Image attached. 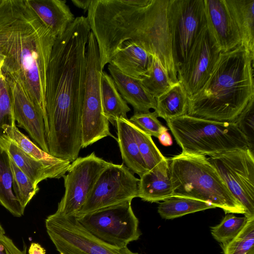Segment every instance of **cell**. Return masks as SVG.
<instances>
[{"mask_svg": "<svg viewBox=\"0 0 254 254\" xmlns=\"http://www.w3.org/2000/svg\"><path fill=\"white\" fill-rule=\"evenodd\" d=\"M90 27L87 17H75L57 37L46 74L45 104L49 153L73 162L81 149V115Z\"/></svg>", "mask_w": 254, "mask_h": 254, "instance_id": "cell-1", "label": "cell"}, {"mask_svg": "<svg viewBox=\"0 0 254 254\" xmlns=\"http://www.w3.org/2000/svg\"><path fill=\"white\" fill-rule=\"evenodd\" d=\"M56 38L28 0H0L1 73L20 83L43 116L46 135V74Z\"/></svg>", "mask_w": 254, "mask_h": 254, "instance_id": "cell-2", "label": "cell"}, {"mask_svg": "<svg viewBox=\"0 0 254 254\" xmlns=\"http://www.w3.org/2000/svg\"><path fill=\"white\" fill-rule=\"evenodd\" d=\"M169 0H92L87 11L91 31L104 68L122 45L134 43L162 64L173 58Z\"/></svg>", "mask_w": 254, "mask_h": 254, "instance_id": "cell-3", "label": "cell"}, {"mask_svg": "<svg viewBox=\"0 0 254 254\" xmlns=\"http://www.w3.org/2000/svg\"><path fill=\"white\" fill-rule=\"evenodd\" d=\"M254 61L242 45L220 52L207 81L188 97L187 114L222 122H234L254 98Z\"/></svg>", "mask_w": 254, "mask_h": 254, "instance_id": "cell-4", "label": "cell"}, {"mask_svg": "<svg viewBox=\"0 0 254 254\" xmlns=\"http://www.w3.org/2000/svg\"><path fill=\"white\" fill-rule=\"evenodd\" d=\"M169 167L172 196L207 202L225 213L245 214L243 206L205 156L181 153L169 160Z\"/></svg>", "mask_w": 254, "mask_h": 254, "instance_id": "cell-5", "label": "cell"}, {"mask_svg": "<svg viewBox=\"0 0 254 254\" xmlns=\"http://www.w3.org/2000/svg\"><path fill=\"white\" fill-rule=\"evenodd\" d=\"M166 121L184 154L211 156L249 148L247 138L234 122L216 121L188 114Z\"/></svg>", "mask_w": 254, "mask_h": 254, "instance_id": "cell-6", "label": "cell"}, {"mask_svg": "<svg viewBox=\"0 0 254 254\" xmlns=\"http://www.w3.org/2000/svg\"><path fill=\"white\" fill-rule=\"evenodd\" d=\"M103 69L97 42L91 32L86 51V75L81 115V148L105 137H114L110 130L109 122L103 111L101 79Z\"/></svg>", "mask_w": 254, "mask_h": 254, "instance_id": "cell-7", "label": "cell"}, {"mask_svg": "<svg viewBox=\"0 0 254 254\" xmlns=\"http://www.w3.org/2000/svg\"><path fill=\"white\" fill-rule=\"evenodd\" d=\"M131 200L75 215L92 235L111 246L123 248L138 240L141 233Z\"/></svg>", "mask_w": 254, "mask_h": 254, "instance_id": "cell-8", "label": "cell"}, {"mask_svg": "<svg viewBox=\"0 0 254 254\" xmlns=\"http://www.w3.org/2000/svg\"><path fill=\"white\" fill-rule=\"evenodd\" d=\"M46 231L60 254H139L127 247L115 248L89 232L75 215L54 213L45 220Z\"/></svg>", "mask_w": 254, "mask_h": 254, "instance_id": "cell-9", "label": "cell"}, {"mask_svg": "<svg viewBox=\"0 0 254 254\" xmlns=\"http://www.w3.org/2000/svg\"><path fill=\"white\" fill-rule=\"evenodd\" d=\"M209 157L230 191L244 207L245 216L254 218V151L238 149Z\"/></svg>", "mask_w": 254, "mask_h": 254, "instance_id": "cell-10", "label": "cell"}, {"mask_svg": "<svg viewBox=\"0 0 254 254\" xmlns=\"http://www.w3.org/2000/svg\"><path fill=\"white\" fill-rule=\"evenodd\" d=\"M168 15L177 69L206 25L204 0H169Z\"/></svg>", "mask_w": 254, "mask_h": 254, "instance_id": "cell-11", "label": "cell"}, {"mask_svg": "<svg viewBox=\"0 0 254 254\" xmlns=\"http://www.w3.org/2000/svg\"><path fill=\"white\" fill-rule=\"evenodd\" d=\"M112 163L92 152L77 157L63 177L64 193L56 213L65 216L76 215L84 204L101 173Z\"/></svg>", "mask_w": 254, "mask_h": 254, "instance_id": "cell-12", "label": "cell"}, {"mask_svg": "<svg viewBox=\"0 0 254 254\" xmlns=\"http://www.w3.org/2000/svg\"><path fill=\"white\" fill-rule=\"evenodd\" d=\"M138 182L139 179L123 164L112 163L101 173L76 215L132 201L138 197Z\"/></svg>", "mask_w": 254, "mask_h": 254, "instance_id": "cell-13", "label": "cell"}, {"mask_svg": "<svg viewBox=\"0 0 254 254\" xmlns=\"http://www.w3.org/2000/svg\"><path fill=\"white\" fill-rule=\"evenodd\" d=\"M220 52L206 25L192 45L186 61L177 68L178 80L190 97L207 81Z\"/></svg>", "mask_w": 254, "mask_h": 254, "instance_id": "cell-14", "label": "cell"}, {"mask_svg": "<svg viewBox=\"0 0 254 254\" xmlns=\"http://www.w3.org/2000/svg\"><path fill=\"white\" fill-rule=\"evenodd\" d=\"M10 90L13 115L18 126L24 128L43 150L49 153L45 123L19 82L7 80Z\"/></svg>", "mask_w": 254, "mask_h": 254, "instance_id": "cell-15", "label": "cell"}, {"mask_svg": "<svg viewBox=\"0 0 254 254\" xmlns=\"http://www.w3.org/2000/svg\"><path fill=\"white\" fill-rule=\"evenodd\" d=\"M206 23L220 52L241 44L238 27L225 0H204Z\"/></svg>", "mask_w": 254, "mask_h": 254, "instance_id": "cell-16", "label": "cell"}, {"mask_svg": "<svg viewBox=\"0 0 254 254\" xmlns=\"http://www.w3.org/2000/svg\"><path fill=\"white\" fill-rule=\"evenodd\" d=\"M108 69L122 98L133 108L134 113L155 110L156 100L144 87L140 78L127 75L109 64Z\"/></svg>", "mask_w": 254, "mask_h": 254, "instance_id": "cell-17", "label": "cell"}, {"mask_svg": "<svg viewBox=\"0 0 254 254\" xmlns=\"http://www.w3.org/2000/svg\"><path fill=\"white\" fill-rule=\"evenodd\" d=\"M138 197L149 202H158L172 197L169 159L167 158L139 179Z\"/></svg>", "mask_w": 254, "mask_h": 254, "instance_id": "cell-18", "label": "cell"}, {"mask_svg": "<svg viewBox=\"0 0 254 254\" xmlns=\"http://www.w3.org/2000/svg\"><path fill=\"white\" fill-rule=\"evenodd\" d=\"M28 2L56 37L62 35L75 18L65 0H28Z\"/></svg>", "mask_w": 254, "mask_h": 254, "instance_id": "cell-19", "label": "cell"}, {"mask_svg": "<svg viewBox=\"0 0 254 254\" xmlns=\"http://www.w3.org/2000/svg\"><path fill=\"white\" fill-rule=\"evenodd\" d=\"M151 58V55L139 45L127 41L122 45L109 64L127 75L140 78L147 72Z\"/></svg>", "mask_w": 254, "mask_h": 254, "instance_id": "cell-20", "label": "cell"}, {"mask_svg": "<svg viewBox=\"0 0 254 254\" xmlns=\"http://www.w3.org/2000/svg\"><path fill=\"white\" fill-rule=\"evenodd\" d=\"M4 133L30 157L41 162L47 168L63 178L70 165V162L54 157L44 151L22 133L15 125L5 126Z\"/></svg>", "mask_w": 254, "mask_h": 254, "instance_id": "cell-21", "label": "cell"}, {"mask_svg": "<svg viewBox=\"0 0 254 254\" xmlns=\"http://www.w3.org/2000/svg\"><path fill=\"white\" fill-rule=\"evenodd\" d=\"M118 143L126 166L141 177L148 170L140 154L131 123L127 118L117 120Z\"/></svg>", "mask_w": 254, "mask_h": 254, "instance_id": "cell-22", "label": "cell"}, {"mask_svg": "<svg viewBox=\"0 0 254 254\" xmlns=\"http://www.w3.org/2000/svg\"><path fill=\"white\" fill-rule=\"evenodd\" d=\"M0 148L36 186L48 179H60L55 173L27 155L6 134L0 137Z\"/></svg>", "mask_w": 254, "mask_h": 254, "instance_id": "cell-23", "label": "cell"}, {"mask_svg": "<svg viewBox=\"0 0 254 254\" xmlns=\"http://www.w3.org/2000/svg\"><path fill=\"white\" fill-rule=\"evenodd\" d=\"M238 27L241 45L254 58V0H225Z\"/></svg>", "mask_w": 254, "mask_h": 254, "instance_id": "cell-24", "label": "cell"}, {"mask_svg": "<svg viewBox=\"0 0 254 254\" xmlns=\"http://www.w3.org/2000/svg\"><path fill=\"white\" fill-rule=\"evenodd\" d=\"M101 93L103 113L110 123L115 126L117 119L127 118L130 109L119 92L112 77L104 71L101 79Z\"/></svg>", "mask_w": 254, "mask_h": 254, "instance_id": "cell-25", "label": "cell"}, {"mask_svg": "<svg viewBox=\"0 0 254 254\" xmlns=\"http://www.w3.org/2000/svg\"><path fill=\"white\" fill-rule=\"evenodd\" d=\"M156 100L155 111L158 117L165 121L187 114L188 96L183 84L179 80Z\"/></svg>", "mask_w": 254, "mask_h": 254, "instance_id": "cell-26", "label": "cell"}, {"mask_svg": "<svg viewBox=\"0 0 254 254\" xmlns=\"http://www.w3.org/2000/svg\"><path fill=\"white\" fill-rule=\"evenodd\" d=\"M0 204L13 216L20 217L24 209L15 193L13 174L8 155L0 148Z\"/></svg>", "mask_w": 254, "mask_h": 254, "instance_id": "cell-27", "label": "cell"}, {"mask_svg": "<svg viewBox=\"0 0 254 254\" xmlns=\"http://www.w3.org/2000/svg\"><path fill=\"white\" fill-rule=\"evenodd\" d=\"M214 208L216 207L207 202L185 197L172 196L160 203L158 212L162 218L172 219Z\"/></svg>", "mask_w": 254, "mask_h": 254, "instance_id": "cell-28", "label": "cell"}, {"mask_svg": "<svg viewBox=\"0 0 254 254\" xmlns=\"http://www.w3.org/2000/svg\"><path fill=\"white\" fill-rule=\"evenodd\" d=\"M147 72L140 78L145 89L154 97L157 98L174 84L158 59L152 56Z\"/></svg>", "mask_w": 254, "mask_h": 254, "instance_id": "cell-29", "label": "cell"}, {"mask_svg": "<svg viewBox=\"0 0 254 254\" xmlns=\"http://www.w3.org/2000/svg\"><path fill=\"white\" fill-rule=\"evenodd\" d=\"M249 219L237 217L234 213H226L221 222L210 228L213 238L221 245H225L235 238L244 227Z\"/></svg>", "mask_w": 254, "mask_h": 254, "instance_id": "cell-30", "label": "cell"}, {"mask_svg": "<svg viewBox=\"0 0 254 254\" xmlns=\"http://www.w3.org/2000/svg\"><path fill=\"white\" fill-rule=\"evenodd\" d=\"M131 126L140 154L148 170H151L166 158L156 146L151 136L132 123Z\"/></svg>", "mask_w": 254, "mask_h": 254, "instance_id": "cell-31", "label": "cell"}, {"mask_svg": "<svg viewBox=\"0 0 254 254\" xmlns=\"http://www.w3.org/2000/svg\"><path fill=\"white\" fill-rule=\"evenodd\" d=\"M221 246L224 254H254V218L249 219L235 238Z\"/></svg>", "mask_w": 254, "mask_h": 254, "instance_id": "cell-32", "label": "cell"}, {"mask_svg": "<svg viewBox=\"0 0 254 254\" xmlns=\"http://www.w3.org/2000/svg\"><path fill=\"white\" fill-rule=\"evenodd\" d=\"M13 179V187L16 197L25 209L28 203L38 191L39 189L31 179L23 172L9 157Z\"/></svg>", "mask_w": 254, "mask_h": 254, "instance_id": "cell-33", "label": "cell"}, {"mask_svg": "<svg viewBox=\"0 0 254 254\" xmlns=\"http://www.w3.org/2000/svg\"><path fill=\"white\" fill-rule=\"evenodd\" d=\"M15 124L9 87L0 71V137L4 134V126Z\"/></svg>", "mask_w": 254, "mask_h": 254, "instance_id": "cell-34", "label": "cell"}, {"mask_svg": "<svg viewBox=\"0 0 254 254\" xmlns=\"http://www.w3.org/2000/svg\"><path fill=\"white\" fill-rule=\"evenodd\" d=\"M156 112L136 113L129 118V121L142 131L158 138L159 135L168 129L163 126L157 119Z\"/></svg>", "mask_w": 254, "mask_h": 254, "instance_id": "cell-35", "label": "cell"}, {"mask_svg": "<svg viewBox=\"0 0 254 254\" xmlns=\"http://www.w3.org/2000/svg\"><path fill=\"white\" fill-rule=\"evenodd\" d=\"M254 102L252 98L234 122L247 138L249 148L254 151Z\"/></svg>", "mask_w": 254, "mask_h": 254, "instance_id": "cell-36", "label": "cell"}, {"mask_svg": "<svg viewBox=\"0 0 254 254\" xmlns=\"http://www.w3.org/2000/svg\"><path fill=\"white\" fill-rule=\"evenodd\" d=\"M0 254H26V247L21 250L9 238L0 235Z\"/></svg>", "mask_w": 254, "mask_h": 254, "instance_id": "cell-37", "label": "cell"}, {"mask_svg": "<svg viewBox=\"0 0 254 254\" xmlns=\"http://www.w3.org/2000/svg\"><path fill=\"white\" fill-rule=\"evenodd\" d=\"M160 142L165 146H171L173 144L171 136L167 131L161 133L158 137Z\"/></svg>", "mask_w": 254, "mask_h": 254, "instance_id": "cell-38", "label": "cell"}, {"mask_svg": "<svg viewBox=\"0 0 254 254\" xmlns=\"http://www.w3.org/2000/svg\"><path fill=\"white\" fill-rule=\"evenodd\" d=\"M29 254H46V251L39 243H32L28 250Z\"/></svg>", "mask_w": 254, "mask_h": 254, "instance_id": "cell-39", "label": "cell"}, {"mask_svg": "<svg viewBox=\"0 0 254 254\" xmlns=\"http://www.w3.org/2000/svg\"><path fill=\"white\" fill-rule=\"evenodd\" d=\"M92 0H71V2L76 7L81 8L84 12H87Z\"/></svg>", "mask_w": 254, "mask_h": 254, "instance_id": "cell-40", "label": "cell"}, {"mask_svg": "<svg viewBox=\"0 0 254 254\" xmlns=\"http://www.w3.org/2000/svg\"><path fill=\"white\" fill-rule=\"evenodd\" d=\"M5 231L4 229L2 228L1 225L0 224V235H4Z\"/></svg>", "mask_w": 254, "mask_h": 254, "instance_id": "cell-41", "label": "cell"}, {"mask_svg": "<svg viewBox=\"0 0 254 254\" xmlns=\"http://www.w3.org/2000/svg\"><path fill=\"white\" fill-rule=\"evenodd\" d=\"M1 65H2V61H1V60L0 59V71H1Z\"/></svg>", "mask_w": 254, "mask_h": 254, "instance_id": "cell-42", "label": "cell"}]
</instances>
